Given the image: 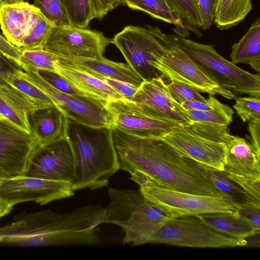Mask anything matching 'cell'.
<instances>
[{"mask_svg": "<svg viewBox=\"0 0 260 260\" xmlns=\"http://www.w3.org/2000/svg\"><path fill=\"white\" fill-rule=\"evenodd\" d=\"M54 25L40 12L38 17L24 38L21 50L43 49Z\"/></svg>", "mask_w": 260, "mask_h": 260, "instance_id": "obj_31", "label": "cell"}, {"mask_svg": "<svg viewBox=\"0 0 260 260\" xmlns=\"http://www.w3.org/2000/svg\"><path fill=\"white\" fill-rule=\"evenodd\" d=\"M56 67V73L87 96L104 105L110 100L123 98L103 80L79 68L62 62L58 58Z\"/></svg>", "mask_w": 260, "mask_h": 260, "instance_id": "obj_19", "label": "cell"}, {"mask_svg": "<svg viewBox=\"0 0 260 260\" xmlns=\"http://www.w3.org/2000/svg\"><path fill=\"white\" fill-rule=\"evenodd\" d=\"M14 205L0 200V218L9 214L13 209Z\"/></svg>", "mask_w": 260, "mask_h": 260, "instance_id": "obj_49", "label": "cell"}, {"mask_svg": "<svg viewBox=\"0 0 260 260\" xmlns=\"http://www.w3.org/2000/svg\"><path fill=\"white\" fill-rule=\"evenodd\" d=\"M223 171L230 178L240 186L250 199L260 203V179L240 176Z\"/></svg>", "mask_w": 260, "mask_h": 260, "instance_id": "obj_40", "label": "cell"}, {"mask_svg": "<svg viewBox=\"0 0 260 260\" xmlns=\"http://www.w3.org/2000/svg\"><path fill=\"white\" fill-rule=\"evenodd\" d=\"M0 51L14 61L18 60L21 55L20 49L9 42L0 34Z\"/></svg>", "mask_w": 260, "mask_h": 260, "instance_id": "obj_48", "label": "cell"}, {"mask_svg": "<svg viewBox=\"0 0 260 260\" xmlns=\"http://www.w3.org/2000/svg\"><path fill=\"white\" fill-rule=\"evenodd\" d=\"M133 10L143 11L150 16L175 25L174 31L182 37L189 35L183 26L179 9L174 0H122Z\"/></svg>", "mask_w": 260, "mask_h": 260, "instance_id": "obj_26", "label": "cell"}, {"mask_svg": "<svg viewBox=\"0 0 260 260\" xmlns=\"http://www.w3.org/2000/svg\"><path fill=\"white\" fill-rule=\"evenodd\" d=\"M15 75L46 93L68 118L88 126L112 127L111 114L100 102L88 96L62 92L50 85L36 71L21 69Z\"/></svg>", "mask_w": 260, "mask_h": 260, "instance_id": "obj_9", "label": "cell"}, {"mask_svg": "<svg viewBox=\"0 0 260 260\" xmlns=\"http://www.w3.org/2000/svg\"><path fill=\"white\" fill-rule=\"evenodd\" d=\"M3 5L18 4L24 2V0H1Z\"/></svg>", "mask_w": 260, "mask_h": 260, "instance_id": "obj_50", "label": "cell"}, {"mask_svg": "<svg viewBox=\"0 0 260 260\" xmlns=\"http://www.w3.org/2000/svg\"><path fill=\"white\" fill-rule=\"evenodd\" d=\"M214 231L233 238L245 239L259 234L242 219L237 211L233 213L216 212L195 215Z\"/></svg>", "mask_w": 260, "mask_h": 260, "instance_id": "obj_25", "label": "cell"}, {"mask_svg": "<svg viewBox=\"0 0 260 260\" xmlns=\"http://www.w3.org/2000/svg\"><path fill=\"white\" fill-rule=\"evenodd\" d=\"M148 243L193 248H226L244 246L246 241L216 232L195 215H187L170 218Z\"/></svg>", "mask_w": 260, "mask_h": 260, "instance_id": "obj_7", "label": "cell"}, {"mask_svg": "<svg viewBox=\"0 0 260 260\" xmlns=\"http://www.w3.org/2000/svg\"><path fill=\"white\" fill-rule=\"evenodd\" d=\"M166 86L171 98L179 105L187 101L207 102L200 92L184 84L170 81Z\"/></svg>", "mask_w": 260, "mask_h": 260, "instance_id": "obj_38", "label": "cell"}, {"mask_svg": "<svg viewBox=\"0 0 260 260\" xmlns=\"http://www.w3.org/2000/svg\"><path fill=\"white\" fill-rule=\"evenodd\" d=\"M21 69L12 59L0 51V78L7 82L8 78Z\"/></svg>", "mask_w": 260, "mask_h": 260, "instance_id": "obj_45", "label": "cell"}, {"mask_svg": "<svg viewBox=\"0 0 260 260\" xmlns=\"http://www.w3.org/2000/svg\"><path fill=\"white\" fill-rule=\"evenodd\" d=\"M129 100L158 119L175 123L181 126H187L191 122L182 108L171 98L162 77L143 80Z\"/></svg>", "mask_w": 260, "mask_h": 260, "instance_id": "obj_16", "label": "cell"}, {"mask_svg": "<svg viewBox=\"0 0 260 260\" xmlns=\"http://www.w3.org/2000/svg\"><path fill=\"white\" fill-rule=\"evenodd\" d=\"M36 72L50 85L62 92L73 95L88 96L55 72L44 70H38Z\"/></svg>", "mask_w": 260, "mask_h": 260, "instance_id": "obj_39", "label": "cell"}, {"mask_svg": "<svg viewBox=\"0 0 260 260\" xmlns=\"http://www.w3.org/2000/svg\"><path fill=\"white\" fill-rule=\"evenodd\" d=\"M110 197L106 223L121 228L123 244L133 246L148 243L151 237L170 218L139 190L108 187Z\"/></svg>", "mask_w": 260, "mask_h": 260, "instance_id": "obj_4", "label": "cell"}, {"mask_svg": "<svg viewBox=\"0 0 260 260\" xmlns=\"http://www.w3.org/2000/svg\"><path fill=\"white\" fill-rule=\"evenodd\" d=\"M225 147V172L240 176L260 179V157L249 142L238 136L230 135Z\"/></svg>", "mask_w": 260, "mask_h": 260, "instance_id": "obj_20", "label": "cell"}, {"mask_svg": "<svg viewBox=\"0 0 260 260\" xmlns=\"http://www.w3.org/2000/svg\"><path fill=\"white\" fill-rule=\"evenodd\" d=\"M7 82L33 100L39 108L56 106L53 100L39 88L16 75L11 76Z\"/></svg>", "mask_w": 260, "mask_h": 260, "instance_id": "obj_36", "label": "cell"}, {"mask_svg": "<svg viewBox=\"0 0 260 260\" xmlns=\"http://www.w3.org/2000/svg\"><path fill=\"white\" fill-rule=\"evenodd\" d=\"M33 5L54 26H71L64 6L60 0H34Z\"/></svg>", "mask_w": 260, "mask_h": 260, "instance_id": "obj_33", "label": "cell"}, {"mask_svg": "<svg viewBox=\"0 0 260 260\" xmlns=\"http://www.w3.org/2000/svg\"><path fill=\"white\" fill-rule=\"evenodd\" d=\"M182 127L196 135L223 144L230 135L228 125L192 121Z\"/></svg>", "mask_w": 260, "mask_h": 260, "instance_id": "obj_34", "label": "cell"}, {"mask_svg": "<svg viewBox=\"0 0 260 260\" xmlns=\"http://www.w3.org/2000/svg\"><path fill=\"white\" fill-rule=\"evenodd\" d=\"M0 117H2L0 116ZM2 118H3V117H2Z\"/></svg>", "mask_w": 260, "mask_h": 260, "instance_id": "obj_54", "label": "cell"}, {"mask_svg": "<svg viewBox=\"0 0 260 260\" xmlns=\"http://www.w3.org/2000/svg\"><path fill=\"white\" fill-rule=\"evenodd\" d=\"M67 120V116L57 106L36 109L28 115L30 133L40 144L64 135Z\"/></svg>", "mask_w": 260, "mask_h": 260, "instance_id": "obj_23", "label": "cell"}, {"mask_svg": "<svg viewBox=\"0 0 260 260\" xmlns=\"http://www.w3.org/2000/svg\"><path fill=\"white\" fill-rule=\"evenodd\" d=\"M64 134L75 159L71 182L73 190L107 186L109 179L119 170L112 127L88 126L67 118Z\"/></svg>", "mask_w": 260, "mask_h": 260, "instance_id": "obj_2", "label": "cell"}, {"mask_svg": "<svg viewBox=\"0 0 260 260\" xmlns=\"http://www.w3.org/2000/svg\"><path fill=\"white\" fill-rule=\"evenodd\" d=\"M21 50L20 56L15 62L23 71L44 70L57 72L55 55L44 49Z\"/></svg>", "mask_w": 260, "mask_h": 260, "instance_id": "obj_29", "label": "cell"}, {"mask_svg": "<svg viewBox=\"0 0 260 260\" xmlns=\"http://www.w3.org/2000/svg\"><path fill=\"white\" fill-rule=\"evenodd\" d=\"M237 212L244 220L256 231H260V205L246 203L237 207Z\"/></svg>", "mask_w": 260, "mask_h": 260, "instance_id": "obj_41", "label": "cell"}, {"mask_svg": "<svg viewBox=\"0 0 260 260\" xmlns=\"http://www.w3.org/2000/svg\"><path fill=\"white\" fill-rule=\"evenodd\" d=\"M96 77L113 87L125 99H130L134 95L138 87L128 83L118 80L101 77Z\"/></svg>", "mask_w": 260, "mask_h": 260, "instance_id": "obj_44", "label": "cell"}, {"mask_svg": "<svg viewBox=\"0 0 260 260\" xmlns=\"http://www.w3.org/2000/svg\"><path fill=\"white\" fill-rule=\"evenodd\" d=\"M214 23L220 30L242 21L252 9L251 0H213Z\"/></svg>", "mask_w": 260, "mask_h": 260, "instance_id": "obj_28", "label": "cell"}, {"mask_svg": "<svg viewBox=\"0 0 260 260\" xmlns=\"http://www.w3.org/2000/svg\"><path fill=\"white\" fill-rule=\"evenodd\" d=\"M185 158L187 162L205 178L218 194L229 199L236 208L246 203L260 205V203L250 199L240 186L230 178L223 171H219L190 158Z\"/></svg>", "mask_w": 260, "mask_h": 260, "instance_id": "obj_24", "label": "cell"}, {"mask_svg": "<svg viewBox=\"0 0 260 260\" xmlns=\"http://www.w3.org/2000/svg\"><path fill=\"white\" fill-rule=\"evenodd\" d=\"M248 130L250 136L246 137L254 152L260 157V119L248 122Z\"/></svg>", "mask_w": 260, "mask_h": 260, "instance_id": "obj_46", "label": "cell"}, {"mask_svg": "<svg viewBox=\"0 0 260 260\" xmlns=\"http://www.w3.org/2000/svg\"><path fill=\"white\" fill-rule=\"evenodd\" d=\"M183 157L213 169L223 171L225 163V147L189 132L179 126L162 137Z\"/></svg>", "mask_w": 260, "mask_h": 260, "instance_id": "obj_17", "label": "cell"}, {"mask_svg": "<svg viewBox=\"0 0 260 260\" xmlns=\"http://www.w3.org/2000/svg\"><path fill=\"white\" fill-rule=\"evenodd\" d=\"M119 169L139 185L149 181L173 190L218 194L205 178L162 138L138 135L112 127Z\"/></svg>", "mask_w": 260, "mask_h": 260, "instance_id": "obj_1", "label": "cell"}, {"mask_svg": "<svg viewBox=\"0 0 260 260\" xmlns=\"http://www.w3.org/2000/svg\"><path fill=\"white\" fill-rule=\"evenodd\" d=\"M231 62L247 64L259 74L260 72V18L251 24L245 35L232 48Z\"/></svg>", "mask_w": 260, "mask_h": 260, "instance_id": "obj_27", "label": "cell"}, {"mask_svg": "<svg viewBox=\"0 0 260 260\" xmlns=\"http://www.w3.org/2000/svg\"><path fill=\"white\" fill-rule=\"evenodd\" d=\"M69 231L62 213L49 210L31 213L0 227V245H63Z\"/></svg>", "mask_w": 260, "mask_h": 260, "instance_id": "obj_5", "label": "cell"}, {"mask_svg": "<svg viewBox=\"0 0 260 260\" xmlns=\"http://www.w3.org/2000/svg\"><path fill=\"white\" fill-rule=\"evenodd\" d=\"M38 108L33 100L0 78V116L2 117L30 133L28 115L31 111Z\"/></svg>", "mask_w": 260, "mask_h": 260, "instance_id": "obj_21", "label": "cell"}, {"mask_svg": "<svg viewBox=\"0 0 260 260\" xmlns=\"http://www.w3.org/2000/svg\"><path fill=\"white\" fill-rule=\"evenodd\" d=\"M3 179H0V185H1L2 182H3Z\"/></svg>", "mask_w": 260, "mask_h": 260, "instance_id": "obj_52", "label": "cell"}, {"mask_svg": "<svg viewBox=\"0 0 260 260\" xmlns=\"http://www.w3.org/2000/svg\"><path fill=\"white\" fill-rule=\"evenodd\" d=\"M165 51L156 57L152 65L164 78L184 84L209 95L219 94L229 100L237 96L210 79L184 52L169 44Z\"/></svg>", "mask_w": 260, "mask_h": 260, "instance_id": "obj_10", "label": "cell"}, {"mask_svg": "<svg viewBox=\"0 0 260 260\" xmlns=\"http://www.w3.org/2000/svg\"><path fill=\"white\" fill-rule=\"evenodd\" d=\"M148 28L164 44L175 46L187 54L213 81L236 95L260 98L259 74L245 71L219 55L213 45L201 44L178 35L162 32L156 26Z\"/></svg>", "mask_w": 260, "mask_h": 260, "instance_id": "obj_3", "label": "cell"}, {"mask_svg": "<svg viewBox=\"0 0 260 260\" xmlns=\"http://www.w3.org/2000/svg\"><path fill=\"white\" fill-rule=\"evenodd\" d=\"M235 99L233 108L243 122L260 119V98L249 96Z\"/></svg>", "mask_w": 260, "mask_h": 260, "instance_id": "obj_37", "label": "cell"}, {"mask_svg": "<svg viewBox=\"0 0 260 260\" xmlns=\"http://www.w3.org/2000/svg\"><path fill=\"white\" fill-rule=\"evenodd\" d=\"M60 1H61L62 2V3H63V1H62V0H60Z\"/></svg>", "mask_w": 260, "mask_h": 260, "instance_id": "obj_53", "label": "cell"}, {"mask_svg": "<svg viewBox=\"0 0 260 260\" xmlns=\"http://www.w3.org/2000/svg\"><path fill=\"white\" fill-rule=\"evenodd\" d=\"M174 1L179 9L183 27L188 31L194 33L198 37H201V19L197 0Z\"/></svg>", "mask_w": 260, "mask_h": 260, "instance_id": "obj_35", "label": "cell"}, {"mask_svg": "<svg viewBox=\"0 0 260 260\" xmlns=\"http://www.w3.org/2000/svg\"><path fill=\"white\" fill-rule=\"evenodd\" d=\"M217 100L213 95H209L206 102L187 101L180 106L185 110L208 111L214 108Z\"/></svg>", "mask_w": 260, "mask_h": 260, "instance_id": "obj_47", "label": "cell"}, {"mask_svg": "<svg viewBox=\"0 0 260 260\" xmlns=\"http://www.w3.org/2000/svg\"><path fill=\"white\" fill-rule=\"evenodd\" d=\"M201 19V29L206 30L214 23V1L197 0Z\"/></svg>", "mask_w": 260, "mask_h": 260, "instance_id": "obj_42", "label": "cell"}, {"mask_svg": "<svg viewBox=\"0 0 260 260\" xmlns=\"http://www.w3.org/2000/svg\"><path fill=\"white\" fill-rule=\"evenodd\" d=\"M113 41L127 63L143 81L162 77L152 63L157 56L165 51L166 46L149 29L125 26L115 35Z\"/></svg>", "mask_w": 260, "mask_h": 260, "instance_id": "obj_8", "label": "cell"}, {"mask_svg": "<svg viewBox=\"0 0 260 260\" xmlns=\"http://www.w3.org/2000/svg\"><path fill=\"white\" fill-rule=\"evenodd\" d=\"M75 168L73 150L64 134L52 141L39 144L31 153L23 176L71 182Z\"/></svg>", "mask_w": 260, "mask_h": 260, "instance_id": "obj_11", "label": "cell"}, {"mask_svg": "<svg viewBox=\"0 0 260 260\" xmlns=\"http://www.w3.org/2000/svg\"><path fill=\"white\" fill-rule=\"evenodd\" d=\"M189 120L229 125L233 121L234 110L228 105L217 101L214 108L208 111L183 110Z\"/></svg>", "mask_w": 260, "mask_h": 260, "instance_id": "obj_30", "label": "cell"}, {"mask_svg": "<svg viewBox=\"0 0 260 260\" xmlns=\"http://www.w3.org/2000/svg\"><path fill=\"white\" fill-rule=\"evenodd\" d=\"M71 26L86 28L93 18L90 0H62Z\"/></svg>", "mask_w": 260, "mask_h": 260, "instance_id": "obj_32", "label": "cell"}, {"mask_svg": "<svg viewBox=\"0 0 260 260\" xmlns=\"http://www.w3.org/2000/svg\"><path fill=\"white\" fill-rule=\"evenodd\" d=\"M139 186L144 197L170 218L216 212L233 213L237 210L232 201L221 195L196 194L169 189L149 181Z\"/></svg>", "mask_w": 260, "mask_h": 260, "instance_id": "obj_6", "label": "cell"}, {"mask_svg": "<svg viewBox=\"0 0 260 260\" xmlns=\"http://www.w3.org/2000/svg\"><path fill=\"white\" fill-rule=\"evenodd\" d=\"M74 193L70 182L24 176L3 179L0 185V200L14 206L27 201L43 205Z\"/></svg>", "mask_w": 260, "mask_h": 260, "instance_id": "obj_13", "label": "cell"}, {"mask_svg": "<svg viewBox=\"0 0 260 260\" xmlns=\"http://www.w3.org/2000/svg\"><path fill=\"white\" fill-rule=\"evenodd\" d=\"M39 144L31 133L0 117V179L23 176Z\"/></svg>", "mask_w": 260, "mask_h": 260, "instance_id": "obj_14", "label": "cell"}, {"mask_svg": "<svg viewBox=\"0 0 260 260\" xmlns=\"http://www.w3.org/2000/svg\"><path fill=\"white\" fill-rule=\"evenodd\" d=\"M3 6V4H2V1L0 0V8Z\"/></svg>", "mask_w": 260, "mask_h": 260, "instance_id": "obj_51", "label": "cell"}, {"mask_svg": "<svg viewBox=\"0 0 260 260\" xmlns=\"http://www.w3.org/2000/svg\"><path fill=\"white\" fill-rule=\"evenodd\" d=\"M93 18L102 19L109 12L123 4L122 0H90Z\"/></svg>", "mask_w": 260, "mask_h": 260, "instance_id": "obj_43", "label": "cell"}, {"mask_svg": "<svg viewBox=\"0 0 260 260\" xmlns=\"http://www.w3.org/2000/svg\"><path fill=\"white\" fill-rule=\"evenodd\" d=\"M57 57L59 60L96 77L118 80L138 87L143 81L127 63L114 61L104 56L98 58Z\"/></svg>", "mask_w": 260, "mask_h": 260, "instance_id": "obj_22", "label": "cell"}, {"mask_svg": "<svg viewBox=\"0 0 260 260\" xmlns=\"http://www.w3.org/2000/svg\"><path fill=\"white\" fill-rule=\"evenodd\" d=\"M105 107L112 117V126L134 134L162 137L180 126L151 116L137 103L127 99L110 100Z\"/></svg>", "mask_w": 260, "mask_h": 260, "instance_id": "obj_15", "label": "cell"}, {"mask_svg": "<svg viewBox=\"0 0 260 260\" xmlns=\"http://www.w3.org/2000/svg\"><path fill=\"white\" fill-rule=\"evenodd\" d=\"M113 43V39L100 31L54 26L43 49L59 57L98 58L103 56L107 47Z\"/></svg>", "mask_w": 260, "mask_h": 260, "instance_id": "obj_12", "label": "cell"}, {"mask_svg": "<svg viewBox=\"0 0 260 260\" xmlns=\"http://www.w3.org/2000/svg\"><path fill=\"white\" fill-rule=\"evenodd\" d=\"M39 13L33 5L24 2L3 5L0 8V25L6 39L20 48Z\"/></svg>", "mask_w": 260, "mask_h": 260, "instance_id": "obj_18", "label": "cell"}]
</instances>
